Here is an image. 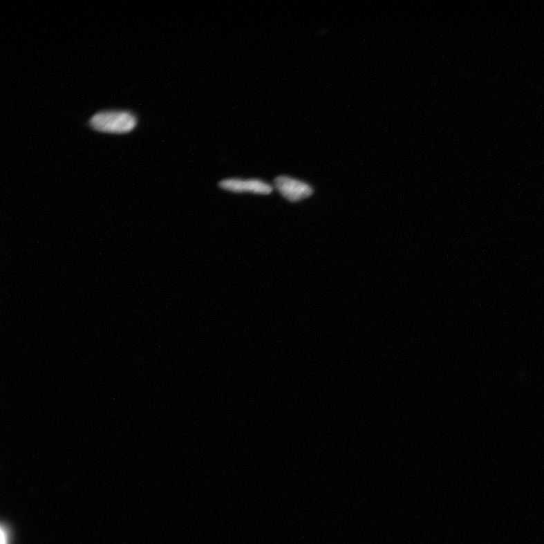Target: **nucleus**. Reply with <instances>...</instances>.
<instances>
[{
    "label": "nucleus",
    "mask_w": 544,
    "mask_h": 544,
    "mask_svg": "<svg viewBox=\"0 0 544 544\" xmlns=\"http://www.w3.org/2000/svg\"><path fill=\"white\" fill-rule=\"evenodd\" d=\"M139 124L135 113L125 109H105L94 113L88 125L94 131L108 134L131 133Z\"/></svg>",
    "instance_id": "nucleus-1"
},
{
    "label": "nucleus",
    "mask_w": 544,
    "mask_h": 544,
    "mask_svg": "<svg viewBox=\"0 0 544 544\" xmlns=\"http://www.w3.org/2000/svg\"><path fill=\"white\" fill-rule=\"evenodd\" d=\"M275 188L283 198L297 202L310 197L313 189L310 185L287 176H280L274 180Z\"/></svg>",
    "instance_id": "nucleus-2"
},
{
    "label": "nucleus",
    "mask_w": 544,
    "mask_h": 544,
    "mask_svg": "<svg viewBox=\"0 0 544 544\" xmlns=\"http://www.w3.org/2000/svg\"><path fill=\"white\" fill-rule=\"evenodd\" d=\"M221 189L235 193H253L258 194H270L272 187L263 181L254 180H240V178H228L219 182Z\"/></svg>",
    "instance_id": "nucleus-3"
},
{
    "label": "nucleus",
    "mask_w": 544,
    "mask_h": 544,
    "mask_svg": "<svg viewBox=\"0 0 544 544\" xmlns=\"http://www.w3.org/2000/svg\"><path fill=\"white\" fill-rule=\"evenodd\" d=\"M12 535L10 527L6 524L1 525V544H12Z\"/></svg>",
    "instance_id": "nucleus-4"
}]
</instances>
